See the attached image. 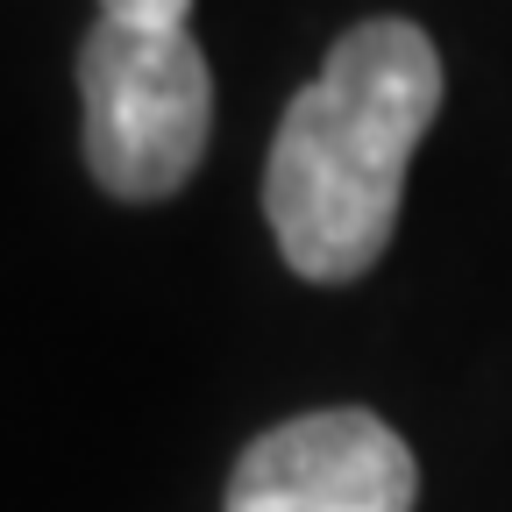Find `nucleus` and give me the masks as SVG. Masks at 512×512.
<instances>
[{
    "label": "nucleus",
    "mask_w": 512,
    "mask_h": 512,
    "mask_svg": "<svg viewBox=\"0 0 512 512\" xmlns=\"http://www.w3.org/2000/svg\"><path fill=\"white\" fill-rule=\"evenodd\" d=\"M434 114L441 50L399 15L356 22L320 79L292 93L264 171V214L278 256L306 285H349L392 249L406 164Z\"/></svg>",
    "instance_id": "f257e3e1"
},
{
    "label": "nucleus",
    "mask_w": 512,
    "mask_h": 512,
    "mask_svg": "<svg viewBox=\"0 0 512 512\" xmlns=\"http://www.w3.org/2000/svg\"><path fill=\"white\" fill-rule=\"evenodd\" d=\"M86 171L114 200H171L200 171L214 136V72L185 29L93 22L79 43Z\"/></svg>",
    "instance_id": "f03ea898"
},
{
    "label": "nucleus",
    "mask_w": 512,
    "mask_h": 512,
    "mask_svg": "<svg viewBox=\"0 0 512 512\" xmlns=\"http://www.w3.org/2000/svg\"><path fill=\"white\" fill-rule=\"evenodd\" d=\"M413 448L377 413H299L242 448L221 512H413Z\"/></svg>",
    "instance_id": "7ed1b4c3"
},
{
    "label": "nucleus",
    "mask_w": 512,
    "mask_h": 512,
    "mask_svg": "<svg viewBox=\"0 0 512 512\" xmlns=\"http://www.w3.org/2000/svg\"><path fill=\"white\" fill-rule=\"evenodd\" d=\"M192 0H100V22L114 29H185Z\"/></svg>",
    "instance_id": "20e7f679"
}]
</instances>
